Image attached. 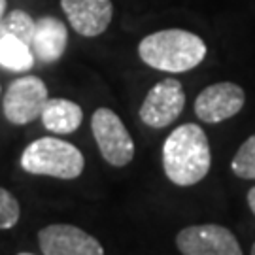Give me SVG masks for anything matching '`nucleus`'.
<instances>
[{
    "label": "nucleus",
    "mask_w": 255,
    "mask_h": 255,
    "mask_svg": "<svg viewBox=\"0 0 255 255\" xmlns=\"http://www.w3.org/2000/svg\"><path fill=\"white\" fill-rule=\"evenodd\" d=\"M212 153L206 132L195 123L174 128L164 140L163 168L166 178L180 187H189L206 178Z\"/></svg>",
    "instance_id": "nucleus-1"
},
{
    "label": "nucleus",
    "mask_w": 255,
    "mask_h": 255,
    "mask_svg": "<svg viewBox=\"0 0 255 255\" xmlns=\"http://www.w3.org/2000/svg\"><path fill=\"white\" fill-rule=\"evenodd\" d=\"M206 53L204 40L183 28L157 30L138 44V55L144 64L170 74L189 72L204 61Z\"/></svg>",
    "instance_id": "nucleus-2"
},
{
    "label": "nucleus",
    "mask_w": 255,
    "mask_h": 255,
    "mask_svg": "<svg viewBox=\"0 0 255 255\" xmlns=\"http://www.w3.org/2000/svg\"><path fill=\"white\" fill-rule=\"evenodd\" d=\"M85 159L78 147L61 138L44 136L30 142L21 155V168L36 176L74 180L83 172Z\"/></svg>",
    "instance_id": "nucleus-3"
},
{
    "label": "nucleus",
    "mask_w": 255,
    "mask_h": 255,
    "mask_svg": "<svg viewBox=\"0 0 255 255\" xmlns=\"http://www.w3.org/2000/svg\"><path fill=\"white\" fill-rule=\"evenodd\" d=\"M91 130L104 161L112 166H127L134 157V142L127 127L114 110L97 108L91 118Z\"/></svg>",
    "instance_id": "nucleus-4"
},
{
    "label": "nucleus",
    "mask_w": 255,
    "mask_h": 255,
    "mask_svg": "<svg viewBox=\"0 0 255 255\" xmlns=\"http://www.w3.org/2000/svg\"><path fill=\"white\" fill-rule=\"evenodd\" d=\"M47 99L46 83L38 76H21L6 89L2 101L4 118L13 125H28L40 118Z\"/></svg>",
    "instance_id": "nucleus-5"
},
{
    "label": "nucleus",
    "mask_w": 255,
    "mask_h": 255,
    "mask_svg": "<svg viewBox=\"0 0 255 255\" xmlns=\"http://www.w3.org/2000/svg\"><path fill=\"white\" fill-rule=\"evenodd\" d=\"M176 246L183 255H244L237 237L227 227L214 223L182 229Z\"/></svg>",
    "instance_id": "nucleus-6"
},
{
    "label": "nucleus",
    "mask_w": 255,
    "mask_h": 255,
    "mask_svg": "<svg viewBox=\"0 0 255 255\" xmlns=\"http://www.w3.org/2000/svg\"><path fill=\"white\" fill-rule=\"evenodd\" d=\"M185 106V93L176 78L155 83L140 106V119L151 128H164L180 118Z\"/></svg>",
    "instance_id": "nucleus-7"
},
{
    "label": "nucleus",
    "mask_w": 255,
    "mask_h": 255,
    "mask_svg": "<svg viewBox=\"0 0 255 255\" xmlns=\"http://www.w3.org/2000/svg\"><path fill=\"white\" fill-rule=\"evenodd\" d=\"M246 102L244 89L233 82H219L204 87L197 101L195 114L204 123H221L229 118H235Z\"/></svg>",
    "instance_id": "nucleus-8"
},
{
    "label": "nucleus",
    "mask_w": 255,
    "mask_h": 255,
    "mask_svg": "<svg viewBox=\"0 0 255 255\" xmlns=\"http://www.w3.org/2000/svg\"><path fill=\"white\" fill-rule=\"evenodd\" d=\"M40 250L44 255H104V248L83 229L55 223L38 233Z\"/></svg>",
    "instance_id": "nucleus-9"
},
{
    "label": "nucleus",
    "mask_w": 255,
    "mask_h": 255,
    "mask_svg": "<svg viewBox=\"0 0 255 255\" xmlns=\"http://www.w3.org/2000/svg\"><path fill=\"white\" fill-rule=\"evenodd\" d=\"M61 8L70 27L85 38L102 34L114 19L112 0H61Z\"/></svg>",
    "instance_id": "nucleus-10"
},
{
    "label": "nucleus",
    "mask_w": 255,
    "mask_h": 255,
    "mask_svg": "<svg viewBox=\"0 0 255 255\" xmlns=\"http://www.w3.org/2000/svg\"><path fill=\"white\" fill-rule=\"evenodd\" d=\"M68 46V30L61 19L53 15H44L36 21L34 36H32V53L40 63L59 61Z\"/></svg>",
    "instance_id": "nucleus-11"
},
{
    "label": "nucleus",
    "mask_w": 255,
    "mask_h": 255,
    "mask_svg": "<svg viewBox=\"0 0 255 255\" xmlns=\"http://www.w3.org/2000/svg\"><path fill=\"white\" fill-rule=\"evenodd\" d=\"M44 127L53 134H70L82 125V106L66 99H47L40 114Z\"/></svg>",
    "instance_id": "nucleus-12"
},
{
    "label": "nucleus",
    "mask_w": 255,
    "mask_h": 255,
    "mask_svg": "<svg viewBox=\"0 0 255 255\" xmlns=\"http://www.w3.org/2000/svg\"><path fill=\"white\" fill-rule=\"evenodd\" d=\"M36 63L32 47L13 34L0 36V66L9 72H28Z\"/></svg>",
    "instance_id": "nucleus-13"
},
{
    "label": "nucleus",
    "mask_w": 255,
    "mask_h": 255,
    "mask_svg": "<svg viewBox=\"0 0 255 255\" xmlns=\"http://www.w3.org/2000/svg\"><path fill=\"white\" fill-rule=\"evenodd\" d=\"M34 28H36V21L30 17L27 11L13 9L0 21V36L2 34H13V36L21 38L23 42H27L30 46L32 36H34Z\"/></svg>",
    "instance_id": "nucleus-14"
},
{
    "label": "nucleus",
    "mask_w": 255,
    "mask_h": 255,
    "mask_svg": "<svg viewBox=\"0 0 255 255\" xmlns=\"http://www.w3.org/2000/svg\"><path fill=\"white\" fill-rule=\"evenodd\" d=\"M231 168L242 180H255V134H252L238 147Z\"/></svg>",
    "instance_id": "nucleus-15"
},
{
    "label": "nucleus",
    "mask_w": 255,
    "mask_h": 255,
    "mask_svg": "<svg viewBox=\"0 0 255 255\" xmlns=\"http://www.w3.org/2000/svg\"><path fill=\"white\" fill-rule=\"evenodd\" d=\"M21 208L17 199L4 187H0V229H11L17 225Z\"/></svg>",
    "instance_id": "nucleus-16"
},
{
    "label": "nucleus",
    "mask_w": 255,
    "mask_h": 255,
    "mask_svg": "<svg viewBox=\"0 0 255 255\" xmlns=\"http://www.w3.org/2000/svg\"><path fill=\"white\" fill-rule=\"evenodd\" d=\"M248 204H250V210L254 212V216H255V187H252V189L248 191Z\"/></svg>",
    "instance_id": "nucleus-17"
},
{
    "label": "nucleus",
    "mask_w": 255,
    "mask_h": 255,
    "mask_svg": "<svg viewBox=\"0 0 255 255\" xmlns=\"http://www.w3.org/2000/svg\"><path fill=\"white\" fill-rule=\"evenodd\" d=\"M6 8H8V0H0V21L6 15Z\"/></svg>",
    "instance_id": "nucleus-18"
},
{
    "label": "nucleus",
    "mask_w": 255,
    "mask_h": 255,
    "mask_svg": "<svg viewBox=\"0 0 255 255\" xmlns=\"http://www.w3.org/2000/svg\"><path fill=\"white\" fill-rule=\"evenodd\" d=\"M252 255H255V244L252 246Z\"/></svg>",
    "instance_id": "nucleus-19"
},
{
    "label": "nucleus",
    "mask_w": 255,
    "mask_h": 255,
    "mask_svg": "<svg viewBox=\"0 0 255 255\" xmlns=\"http://www.w3.org/2000/svg\"><path fill=\"white\" fill-rule=\"evenodd\" d=\"M19 255H32V254H19Z\"/></svg>",
    "instance_id": "nucleus-20"
}]
</instances>
